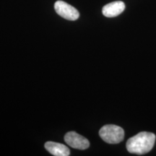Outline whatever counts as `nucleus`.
<instances>
[{
  "label": "nucleus",
  "instance_id": "obj_1",
  "mask_svg": "<svg viewBox=\"0 0 156 156\" xmlns=\"http://www.w3.org/2000/svg\"><path fill=\"white\" fill-rule=\"evenodd\" d=\"M155 142V135L153 133L142 132L127 140L126 149L130 153L144 155L151 151Z\"/></svg>",
  "mask_w": 156,
  "mask_h": 156
},
{
  "label": "nucleus",
  "instance_id": "obj_5",
  "mask_svg": "<svg viewBox=\"0 0 156 156\" xmlns=\"http://www.w3.org/2000/svg\"><path fill=\"white\" fill-rule=\"evenodd\" d=\"M125 9V5L122 1L113 2L103 7L102 12L105 17H114L119 15Z\"/></svg>",
  "mask_w": 156,
  "mask_h": 156
},
{
  "label": "nucleus",
  "instance_id": "obj_6",
  "mask_svg": "<svg viewBox=\"0 0 156 156\" xmlns=\"http://www.w3.org/2000/svg\"><path fill=\"white\" fill-rule=\"evenodd\" d=\"M45 148L51 155L55 156H68L69 155V149L63 144L55 142H46Z\"/></svg>",
  "mask_w": 156,
  "mask_h": 156
},
{
  "label": "nucleus",
  "instance_id": "obj_2",
  "mask_svg": "<svg viewBox=\"0 0 156 156\" xmlns=\"http://www.w3.org/2000/svg\"><path fill=\"white\" fill-rule=\"evenodd\" d=\"M99 135L101 139L107 143L117 144L124 140V131L119 126L107 124L101 129L99 131Z\"/></svg>",
  "mask_w": 156,
  "mask_h": 156
},
{
  "label": "nucleus",
  "instance_id": "obj_3",
  "mask_svg": "<svg viewBox=\"0 0 156 156\" xmlns=\"http://www.w3.org/2000/svg\"><path fill=\"white\" fill-rule=\"evenodd\" d=\"M56 13L68 20H76L79 18L80 13L77 9L64 1H57L54 4Z\"/></svg>",
  "mask_w": 156,
  "mask_h": 156
},
{
  "label": "nucleus",
  "instance_id": "obj_4",
  "mask_svg": "<svg viewBox=\"0 0 156 156\" xmlns=\"http://www.w3.org/2000/svg\"><path fill=\"white\" fill-rule=\"evenodd\" d=\"M64 141L70 147L79 150H85L89 147L88 140L75 132H69L64 136Z\"/></svg>",
  "mask_w": 156,
  "mask_h": 156
}]
</instances>
